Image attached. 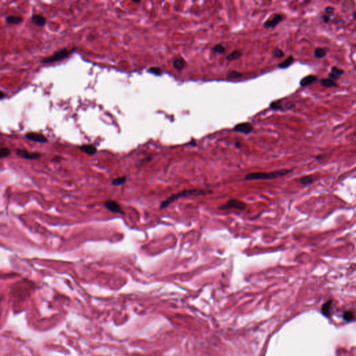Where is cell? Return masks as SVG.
Here are the masks:
<instances>
[{"label":"cell","mask_w":356,"mask_h":356,"mask_svg":"<svg viewBox=\"0 0 356 356\" xmlns=\"http://www.w3.org/2000/svg\"><path fill=\"white\" fill-rule=\"evenodd\" d=\"M212 193V191L210 190V189H186V190H184L182 191H180L178 193L173 194V196L168 197L166 200L163 201L160 205V209L162 210L168 206L171 205L174 202L179 200L181 198H185L188 197V196H205L207 194H210Z\"/></svg>","instance_id":"cell-1"},{"label":"cell","mask_w":356,"mask_h":356,"mask_svg":"<svg viewBox=\"0 0 356 356\" xmlns=\"http://www.w3.org/2000/svg\"><path fill=\"white\" fill-rule=\"evenodd\" d=\"M292 169H281L279 171H275L269 173H264V172H257V173H252L246 175L244 180L246 181L252 180H271L282 178L292 173Z\"/></svg>","instance_id":"cell-2"},{"label":"cell","mask_w":356,"mask_h":356,"mask_svg":"<svg viewBox=\"0 0 356 356\" xmlns=\"http://www.w3.org/2000/svg\"><path fill=\"white\" fill-rule=\"evenodd\" d=\"M74 52V49H68L66 48L61 49V50L59 51L54 53L53 55L51 56L47 57V58L43 59L42 60V63H55V62H58L63 60V59H66L68 57L70 54Z\"/></svg>","instance_id":"cell-3"},{"label":"cell","mask_w":356,"mask_h":356,"mask_svg":"<svg viewBox=\"0 0 356 356\" xmlns=\"http://www.w3.org/2000/svg\"><path fill=\"white\" fill-rule=\"evenodd\" d=\"M232 208L240 211H244L247 208V204L243 201L236 200V199H230V200L226 202L224 205L218 207V209L220 210H228Z\"/></svg>","instance_id":"cell-4"},{"label":"cell","mask_w":356,"mask_h":356,"mask_svg":"<svg viewBox=\"0 0 356 356\" xmlns=\"http://www.w3.org/2000/svg\"><path fill=\"white\" fill-rule=\"evenodd\" d=\"M283 19L284 17L282 15L275 14L272 17H271L270 19H268V20H266L263 26L265 29L275 28L280 22H282L283 20Z\"/></svg>","instance_id":"cell-5"},{"label":"cell","mask_w":356,"mask_h":356,"mask_svg":"<svg viewBox=\"0 0 356 356\" xmlns=\"http://www.w3.org/2000/svg\"><path fill=\"white\" fill-rule=\"evenodd\" d=\"M104 206L105 207L106 210L111 211L113 213H120L123 214L124 211L121 206L114 200H107L104 203Z\"/></svg>","instance_id":"cell-6"},{"label":"cell","mask_w":356,"mask_h":356,"mask_svg":"<svg viewBox=\"0 0 356 356\" xmlns=\"http://www.w3.org/2000/svg\"><path fill=\"white\" fill-rule=\"evenodd\" d=\"M234 131L243 134H248L253 131V127L250 123H242L236 124L234 127Z\"/></svg>","instance_id":"cell-7"},{"label":"cell","mask_w":356,"mask_h":356,"mask_svg":"<svg viewBox=\"0 0 356 356\" xmlns=\"http://www.w3.org/2000/svg\"><path fill=\"white\" fill-rule=\"evenodd\" d=\"M25 138L29 141L36 142L40 143H47V138L43 134L36 132H29L25 135Z\"/></svg>","instance_id":"cell-8"},{"label":"cell","mask_w":356,"mask_h":356,"mask_svg":"<svg viewBox=\"0 0 356 356\" xmlns=\"http://www.w3.org/2000/svg\"><path fill=\"white\" fill-rule=\"evenodd\" d=\"M16 153L20 157L29 159V160H35V159H38L41 157V154L38 153H29V152L22 150V149H17Z\"/></svg>","instance_id":"cell-9"},{"label":"cell","mask_w":356,"mask_h":356,"mask_svg":"<svg viewBox=\"0 0 356 356\" xmlns=\"http://www.w3.org/2000/svg\"><path fill=\"white\" fill-rule=\"evenodd\" d=\"M344 73L345 72L344 70H343L337 68V67L336 66H333L332 68H331V71L329 74H328V76H329L330 79L335 81L339 79L344 74Z\"/></svg>","instance_id":"cell-10"},{"label":"cell","mask_w":356,"mask_h":356,"mask_svg":"<svg viewBox=\"0 0 356 356\" xmlns=\"http://www.w3.org/2000/svg\"><path fill=\"white\" fill-rule=\"evenodd\" d=\"M317 79L318 77L316 75H312V74L307 75L305 77H303L300 81V86L302 87L310 86L314 83H315V82L317 81Z\"/></svg>","instance_id":"cell-11"},{"label":"cell","mask_w":356,"mask_h":356,"mask_svg":"<svg viewBox=\"0 0 356 356\" xmlns=\"http://www.w3.org/2000/svg\"><path fill=\"white\" fill-rule=\"evenodd\" d=\"M31 22L32 23L35 24V25L38 26L39 27H42L45 26V24H46L47 20L45 17H44L43 16H41V15L35 14L32 16Z\"/></svg>","instance_id":"cell-12"},{"label":"cell","mask_w":356,"mask_h":356,"mask_svg":"<svg viewBox=\"0 0 356 356\" xmlns=\"http://www.w3.org/2000/svg\"><path fill=\"white\" fill-rule=\"evenodd\" d=\"M79 149L89 155H94L97 153V148L93 145H83L79 147Z\"/></svg>","instance_id":"cell-13"},{"label":"cell","mask_w":356,"mask_h":356,"mask_svg":"<svg viewBox=\"0 0 356 356\" xmlns=\"http://www.w3.org/2000/svg\"><path fill=\"white\" fill-rule=\"evenodd\" d=\"M316 180V177L314 176V175H306L304 177H302V178H300L299 180H298V182L300 184H301L302 185H304V186H307V185H310L311 184H312L315 180Z\"/></svg>","instance_id":"cell-14"},{"label":"cell","mask_w":356,"mask_h":356,"mask_svg":"<svg viewBox=\"0 0 356 356\" xmlns=\"http://www.w3.org/2000/svg\"><path fill=\"white\" fill-rule=\"evenodd\" d=\"M320 84L324 88H333V87H337L338 84L334 80H332L330 78L322 79L320 80Z\"/></svg>","instance_id":"cell-15"},{"label":"cell","mask_w":356,"mask_h":356,"mask_svg":"<svg viewBox=\"0 0 356 356\" xmlns=\"http://www.w3.org/2000/svg\"><path fill=\"white\" fill-rule=\"evenodd\" d=\"M241 56H242V52H241V51L239 50V49H236V50L231 52L230 54H229L227 57H226V59L229 61H236L241 58Z\"/></svg>","instance_id":"cell-16"},{"label":"cell","mask_w":356,"mask_h":356,"mask_svg":"<svg viewBox=\"0 0 356 356\" xmlns=\"http://www.w3.org/2000/svg\"><path fill=\"white\" fill-rule=\"evenodd\" d=\"M293 61H294V59H293V57L292 56H289V57H287V58L286 59L285 61L282 62V63L278 64V68H280V69L288 68L289 67L291 66L293 64Z\"/></svg>","instance_id":"cell-17"},{"label":"cell","mask_w":356,"mask_h":356,"mask_svg":"<svg viewBox=\"0 0 356 356\" xmlns=\"http://www.w3.org/2000/svg\"><path fill=\"white\" fill-rule=\"evenodd\" d=\"M173 67L175 68L177 70H182L185 66L186 62L182 58H177L173 61Z\"/></svg>","instance_id":"cell-18"},{"label":"cell","mask_w":356,"mask_h":356,"mask_svg":"<svg viewBox=\"0 0 356 356\" xmlns=\"http://www.w3.org/2000/svg\"><path fill=\"white\" fill-rule=\"evenodd\" d=\"M6 22L11 24H18L22 22V18L17 16H8L6 18Z\"/></svg>","instance_id":"cell-19"},{"label":"cell","mask_w":356,"mask_h":356,"mask_svg":"<svg viewBox=\"0 0 356 356\" xmlns=\"http://www.w3.org/2000/svg\"><path fill=\"white\" fill-rule=\"evenodd\" d=\"M327 52L325 49L322 48V47H317L315 49V52H314V56L317 59H322L325 57Z\"/></svg>","instance_id":"cell-20"},{"label":"cell","mask_w":356,"mask_h":356,"mask_svg":"<svg viewBox=\"0 0 356 356\" xmlns=\"http://www.w3.org/2000/svg\"><path fill=\"white\" fill-rule=\"evenodd\" d=\"M270 109H273L274 111H284L283 106L282 104V101L281 100H276L274 102H272L269 104Z\"/></svg>","instance_id":"cell-21"},{"label":"cell","mask_w":356,"mask_h":356,"mask_svg":"<svg viewBox=\"0 0 356 356\" xmlns=\"http://www.w3.org/2000/svg\"><path fill=\"white\" fill-rule=\"evenodd\" d=\"M243 76V74L239 73V72L235 71V70H230L226 74V77L229 79H237L240 78Z\"/></svg>","instance_id":"cell-22"},{"label":"cell","mask_w":356,"mask_h":356,"mask_svg":"<svg viewBox=\"0 0 356 356\" xmlns=\"http://www.w3.org/2000/svg\"><path fill=\"white\" fill-rule=\"evenodd\" d=\"M126 180H127V178L126 177H119V178H117L116 179H114V180L112 181V185H114V186H120L123 185L126 182Z\"/></svg>","instance_id":"cell-23"},{"label":"cell","mask_w":356,"mask_h":356,"mask_svg":"<svg viewBox=\"0 0 356 356\" xmlns=\"http://www.w3.org/2000/svg\"><path fill=\"white\" fill-rule=\"evenodd\" d=\"M213 51L216 54H222L225 52V46L223 45H221V44L216 45L214 47Z\"/></svg>","instance_id":"cell-24"},{"label":"cell","mask_w":356,"mask_h":356,"mask_svg":"<svg viewBox=\"0 0 356 356\" xmlns=\"http://www.w3.org/2000/svg\"><path fill=\"white\" fill-rule=\"evenodd\" d=\"M273 55L275 57H277V58H283L284 56H285V52H284L282 49L279 48V47H275L274 49V50L273 52Z\"/></svg>","instance_id":"cell-25"},{"label":"cell","mask_w":356,"mask_h":356,"mask_svg":"<svg viewBox=\"0 0 356 356\" xmlns=\"http://www.w3.org/2000/svg\"><path fill=\"white\" fill-rule=\"evenodd\" d=\"M11 155V151L9 149L6 148H2L0 149V159L7 157V156Z\"/></svg>","instance_id":"cell-26"},{"label":"cell","mask_w":356,"mask_h":356,"mask_svg":"<svg viewBox=\"0 0 356 356\" xmlns=\"http://www.w3.org/2000/svg\"><path fill=\"white\" fill-rule=\"evenodd\" d=\"M149 72L156 75H161L162 74V70L159 67H152L149 69Z\"/></svg>","instance_id":"cell-27"},{"label":"cell","mask_w":356,"mask_h":356,"mask_svg":"<svg viewBox=\"0 0 356 356\" xmlns=\"http://www.w3.org/2000/svg\"><path fill=\"white\" fill-rule=\"evenodd\" d=\"M335 11V8H333V7H332V6H327L325 9V12L326 15H328V16H331L332 15L334 14Z\"/></svg>","instance_id":"cell-28"},{"label":"cell","mask_w":356,"mask_h":356,"mask_svg":"<svg viewBox=\"0 0 356 356\" xmlns=\"http://www.w3.org/2000/svg\"><path fill=\"white\" fill-rule=\"evenodd\" d=\"M343 317L347 321H352L354 318V315L351 312H347L344 314Z\"/></svg>","instance_id":"cell-29"},{"label":"cell","mask_w":356,"mask_h":356,"mask_svg":"<svg viewBox=\"0 0 356 356\" xmlns=\"http://www.w3.org/2000/svg\"><path fill=\"white\" fill-rule=\"evenodd\" d=\"M322 20L324 22V23H328L330 21V16H328V15H323V17H322Z\"/></svg>","instance_id":"cell-30"},{"label":"cell","mask_w":356,"mask_h":356,"mask_svg":"<svg viewBox=\"0 0 356 356\" xmlns=\"http://www.w3.org/2000/svg\"><path fill=\"white\" fill-rule=\"evenodd\" d=\"M325 155H318L316 156V159H317V160H322L323 158H324Z\"/></svg>","instance_id":"cell-31"},{"label":"cell","mask_w":356,"mask_h":356,"mask_svg":"<svg viewBox=\"0 0 356 356\" xmlns=\"http://www.w3.org/2000/svg\"><path fill=\"white\" fill-rule=\"evenodd\" d=\"M5 97H6V95H5L4 93H3L2 91H0V99H4Z\"/></svg>","instance_id":"cell-32"},{"label":"cell","mask_w":356,"mask_h":356,"mask_svg":"<svg viewBox=\"0 0 356 356\" xmlns=\"http://www.w3.org/2000/svg\"><path fill=\"white\" fill-rule=\"evenodd\" d=\"M235 146H236V147H237V148H240L241 146V143H240V142H239V141H236L235 142Z\"/></svg>","instance_id":"cell-33"},{"label":"cell","mask_w":356,"mask_h":356,"mask_svg":"<svg viewBox=\"0 0 356 356\" xmlns=\"http://www.w3.org/2000/svg\"><path fill=\"white\" fill-rule=\"evenodd\" d=\"M60 159H61L60 157H55V158H54L53 160L54 161H59V160H60Z\"/></svg>","instance_id":"cell-34"},{"label":"cell","mask_w":356,"mask_h":356,"mask_svg":"<svg viewBox=\"0 0 356 356\" xmlns=\"http://www.w3.org/2000/svg\"><path fill=\"white\" fill-rule=\"evenodd\" d=\"M355 14H356V12L355 11L353 12V17L354 19H355Z\"/></svg>","instance_id":"cell-35"},{"label":"cell","mask_w":356,"mask_h":356,"mask_svg":"<svg viewBox=\"0 0 356 356\" xmlns=\"http://www.w3.org/2000/svg\"><path fill=\"white\" fill-rule=\"evenodd\" d=\"M134 3H136V4H139L141 3V1H133Z\"/></svg>","instance_id":"cell-36"}]
</instances>
